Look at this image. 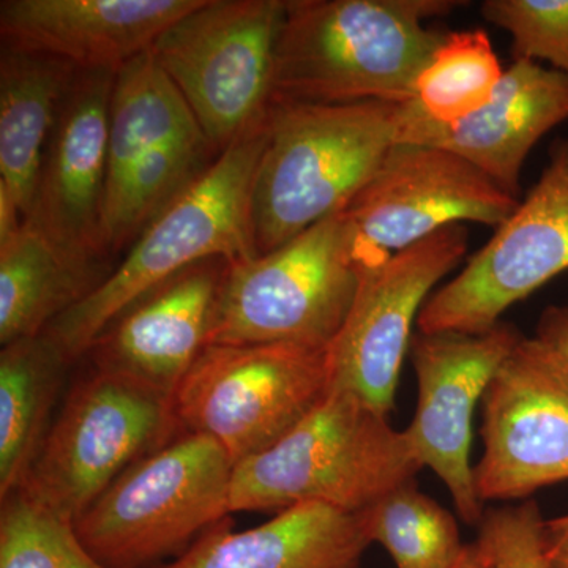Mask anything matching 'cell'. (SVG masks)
Masks as SVG:
<instances>
[{"mask_svg": "<svg viewBox=\"0 0 568 568\" xmlns=\"http://www.w3.org/2000/svg\"><path fill=\"white\" fill-rule=\"evenodd\" d=\"M455 0H286L274 103H406Z\"/></svg>", "mask_w": 568, "mask_h": 568, "instance_id": "cell-1", "label": "cell"}, {"mask_svg": "<svg viewBox=\"0 0 568 568\" xmlns=\"http://www.w3.org/2000/svg\"><path fill=\"white\" fill-rule=\"evenodd\" d=\"M267 136V119L219 153L133 242L110 276L44 331L67 362L88 354L129 306L160 284L204 261L241 263L257 256L252 192Z\"/></svg>", "mask_w": 568, "mask_h": 568, "instance_id": "cell-2", "label": "cell"}, {"mask_svg": "<svg viewBox=\"0 0 568 568\" xmlns=\"http://www.w3.org/2000/svg\"><path fill=\"white\" fill-rule=\"evenodd\" d=\"M398 104L275 102L252 192L257 256L345 211L396 144Z\"/></svg>", "mask_w": 568, "mask_h": 568, "instance_id": "cell-3", "label": "cell"}, {"mask_svg": "<svg viewBox=\"0 0 568 568\" xmlns=\"http://www.w3.org/2000/svg\"><path fill=\"white\" fill-rule=\"evenodd\" d=\"M420 469L386 414L334 388L278 443L235 465L230 511L323 504L361 514Z\"/></svg>", "mask_w": 568, "mask_h": 568, "instance_id": "cell-4", "label": "cell"}, {"mask_svg": "<svg viewBox=\"0 0 568 568\" xmlns=\"http://www.w3.org/2000/svg\"><path fill=\"white\" fill-rule=\"evenodd\" d=\"M345 211L267 254L227 265L211 345L327 349L361 286Z\"/></svg>", "mask_w": 568, "mask_h": 568, "instance_id": "cell-5", "label": "cell"}, {"mask_svg": "<svg viewBox=\"0 0 568 568\" xmlns=\"http://www.w3.org/2000/svg\"><path fill=\"white\" fill-rule=\"evenodd\" d=\"M212 149L151 50L123 65L111 97L103 253L136 241L211 166Z\"/></svg>", "mask_w": 568, "mask_h": 568, "instance_id": "cell-6", "label": "cell"}, {"mask_svg": "<svg viewBox=\"0 0 568 568\" xmlns=\"http://www.w3.org/2000/svg\"><path fill=\"white\" fill-rule=\"evenodd\" d=\"M233 473L216 440L186 433L129 467L74 529L103 566H145L226 519Z\"/></svg>", "mask_w": 568, "mask_h": 568, "instance_id": "cell-7", "label": "cell"}, {"mask_svg": "<svg viewBox=\"0 0 568 568\" xmlns=\"http://www.w3.org/2000/svg\"><path fill=\"white\" fill-rule=\"evenodd\" d=\"M284 11L286 0H203L153 43L213 151L267 119Z\"/></svg>", "mask_w": 568, "mask_h": 568, "instance_id": "cell-8", "label": "cell"}, {"mask_svg": "<svg viewBox=\"0 0 568 568\" xmlns=\"http://www.w3.org/2000/svg\"><path fill=\"white\" fill-rule=\"evenodd\" d=\"M178 425L173 398L95 369L67 398L18 489L74 525Z\"/></svg>", "mask_w": 568, "mask_h": 568, "instance_id": "cell-9", "label": "cell"}, {"mask_svg": "<svg viewBox=\"0 0 568 568\" xmlns=\"http://www.w3.org/2000/svg\"><path fill=\"white\" fill-rule=\"evenodd\" d=\"M327 349L211 345L174 395L179 424L212 437L234 467L278 443L331 394Z\"/></svg>", "mask_w": 568, "mask_h": 568, "instance_id": "cell-10", "label": "cell"}, {"mask_svg": "<svg viewBox=\"0 0 568 568\" xmlns=\"http://www.w3.org/2000/svg\"><path fill=\"white\" fill-rule=\"evenodd\" d=\"M518 204L458 153L396 142L345 213L364 274L452 224L500 226Z\"/></svg>", "mask_w": 568, "mask_h": 568, "instance_id": "cell-11", "label": "cell"}, {"mask_svg": "<svg viewBox=\"0 0 568 568\" xmlns=\"http://www.w3.org/2000/svg\"><path fill=\"white\" fill-rule=\"evenodd\" d=\"M568 271V138L556 141L525 201L463 271L429 295L418 332L481 334L549 280Z\"/></svg>", "mask_w": 568, "mask_h": 568, "instance_id": "cell-12", "label": "cell"}, {"mask_svg": "<svg viewBox=\"0 0 568 568\" xmlns=\"http://www.w3.org/2000/svg\"><path fill=\"white\" fill-rule=\"evenodd\" d=\"M466 250V227L452 224L362 274L353 308L327 347L332 390L390 414L414 321Z\"/></svg>", "mask_w": 568, "mask_h": 568, "instance_id": "cell-13", "label": "cell"}, {"mask_svg": "<svg viewBox=\"0 0 568 568\" xmlns=\"http://www.w3.org/2000/svg\"><path fill=\"white\" fill-rule=\"evenodd\" d=\"M481 439L474 474L484 504L568 480V368L536 336H523L493 377Z\"/></svg>", "mask_w": 568, "mask_h": 568, "instance_id": "cell-14", "label": "cell"}, {"mask_svg": "<svg viewBox=\"0 0 568 568\" xmlns=\"http://www.w3.org/2000/svg\"><path fill=\"white\" fill-rule=\"evenodd\" d=\"M521 338L514 325L499 323L481 334L417 332L410 339L418 403L405 433L418 465L444 481L469 525H480L485 515L470 465L474 413Z\"/></svg>", "mask_w": 568, "mask_h": 568, "instance_id": "cell-15", "label": "cell"}, {"mask_svg": "<svg viewBox=\"0 0 568 568\" xmlns=\"http://www.w3.org/2000/svg\"><path fill=\"white\" fill-rule=\"evenodd\" d=\"M115 73L78 71L63 95L33 207L24 222L78 264L92 267L102 250L108 138Z\"/></svg>", "mask_w": 568, "mask_h": 568, "instance_id": "cell-16", "label": "cell"}, {"mask_svg": "<svg viewBox=\"0 0 568 568\" xmlns=\"http://www.w3.org/2000/svg\"><path fill=\"white\" fill-rule=\"evenodd\" d=\"M226 261H204L142 295L89 349L97 372L173 398L209 346Z\"/></svg>", "mask_w": 568, "mask_h": 568, "instance_id": "cell-17", "label": "cell"}, {"mask_svg": "<svg viewBox=\"0 0 568 568\" xmlns=\"http://www.w3.org/2000/svg\"><path fill=\"white\" fill-rule=\"evenodd\" d=\"M568 121V78L544 63L517 59L487 106L452 125L429 121L409 100L396 110V142L433 145L476 164L518 197L519 175L545 134Z\"/></svg>", "mask_w": 568, "mask_h": 568, "instance_id": "cell-18", "label": "cell"}, {"mask_svg": "<svg viewBox=\"0 0 568 568\" xmlns=\"http://www.w3.org/2000/svg\"><path fill=\"white\" fill-rule=\"evenodd\" d=\"M203 0H3V47L118 73Z\"/></svg>", "mask_w": 568, "mask_h": 568, "instance_id": "cell-19", "label": "cell"}, {"mask_svg": "<svg viewBox=\"0 0 568 568\" xmlns=\"http://www.w3.org/2000/svg\"><path fill=\"white\" fill-rule=\"evenodd\" d=\"M369 544L362 511L301 504L242 532L223 519L160 568H362Z\"/></svg>", "mask_w": 568, "mask_h": 568, "instance_id": "cell-20", "label": "cell"}, {"mask_svg": "<svg viewBox=\"0 0 568 568\" xmlns=\"http://www.w3.org/2000/svg\"><path fill=\"white\" fill-rule=\"evenodd\" d=\"M78 70L50 55L2 47L0 185L28 219L63 95Z\"/></svg>", "mask_w": 568, "mask_h": 568, "instance_id": "cell-21", "label": "cell"}, {"mask_svg": "<svg viewBox=\"0 0 568 568\" xmlns=\"http://www.w3.org/2000/svg\"><path fill=\"white\" fill-rule=\"evenodd\" d=\"M92 267L78 264L33 224L0 244V343L44 334L91 293Z\"/></svg>", "mask_w": 568, "mask_h": 568, "instance_id": "cell-22", "label": "cell"}, {"mask_svg": "<svg viewBox=\"0 0 568 568\" xmlns=\"http://www.w3.org/2000/svg\"><path fill=\"white\" fill-rule=\"evenodd\" d=\"M69 362L47 334L0 353V497L17 491L48 433L62 369Z\"/></svg>", "mask_w": 568, "mask_h": 568, "instance_id": "cell-23", "label": "cell"}, {"mask_svg": "<svg viewBox=\"0 0 568 568\" xmlns=\"http://www.w3.org/2000/svg\"><path fill=\"white\" fill-rule=\"evenodd\" d=\"M504 73L487 32L446 33L418 73L413 102L429 121L452 125L487 106Z\"/></svg>", "mask_w": 568, "mask_h": 568, "instance_id": "cell-24", "label": "cell"}, {"mask_svg": "<svg viewBox=\"0 0 568 568\" xmlns=\"http://www.w3.org/2000/svg\"><path fill=\"white\" fill-rule=\"evenodd\" d=\"M362 515L369 538L387 549L396 568H454L465 551L457 519L416 480L392 489Z\"/></svg>", "mask_w": 568, "mask_h": 568, "instance_id": "cell-25", "label": "cell"}, {"mask_svg": "<svg viewBox=\"0 0 568 568\" xmlns=\"http://www.w3.org/2000/svg\"><path fill=\"white\" fill-rule=\"evenodd\" d=\"M0 568H110L82 545L73 523L40 506L22 489L2 500Z\"/></svg>", "mask_w": 568, "mask_h": 568, "instance_id": "cell-26", "label": "cell"}, {"mask_svg": "<svg viewBox=\"0 0 568 568\" xmlns=\"http://www.w3.org/2000/svg\"><path fill=\"white\" fill-rule=\"evenodd\" d=\"M480 10L510 36L515 61L544 63L568 78V0H485Z\"/></svg>", "mask_w": 568, "mask_h": 568, "instance_id": "cell-27", "label": "cell"}, {"mask_svg": "<svg viewBox=\"0 0 568 568\" xmlns=\"http://www.w3.org/2000/svg\"><path fill=\"white\" fill-rule=\"evenodd\" d=\"M478 526L488 568H551L547 521L534 500L489 510Z\"/></svg>", "mask_w": 568, "mask_h": 568, "instance_id": "cell-28", "label": "cell"}, {"mask_svg": "<svg viewBox=\"0 0 568 568\" xmlns=\"http://www.w3.org/2000/svg\"><path fill=\"white\" fill-rule=\"evenodd\" d=\"M534 336L555 351L568 368V305L549 306L545 310Z\"/></svg>", "mask_w": 568, "mask_h": 568, "instance_id": "cell-29", "label": "cell"}, {"mask_svg": "<svg viewBox=\"0 0 568 568\" xmlns=\"http://www.w3.org/2000/svg\"><path fill=\"white\" fill-rule=\"evenodd\" d=\"M549 562L551 568H568V536H549Z\"/></svg>", "mask_w": 568, "mask_h": 568, "instance_id": "cell-30", "label": "cell"}, {"mask_svg": "<svg viewBox=\"0 0 568 568\" xmlns=\"http://www.w3.org/2000/svg\"><path fill=\"white\" fill-rule=\"evenodd\" d=\"M454 568H488L485 562L484 556H481L480 548L477 544L466 545L465 551H463L462 558L455 564Z\"/></svg>", "mask_w": 568, "mask_h": 568, "instance_id": "cell-31", "label": "cell"}, {"mask_svg": "<svg viewBox=\"0 0 568 568\" xmlns=\"http://www.w3.org/2000/svg\"><path fill=\"white\" fill-rule=\"evenodd\" d=\"M548 532L551 537H564L568 536V515L564 517L549 519L547 521Z\"/></svg>", "mask_w": 568, "mask_h": 568, "instance_id": "cell-32", "label": "cell"}]
</instances>
